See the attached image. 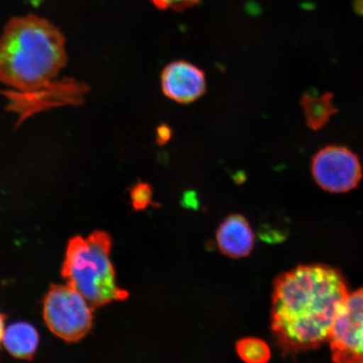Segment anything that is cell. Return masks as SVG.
<instances>
[{"label":"cell","mask_w":363,"mask_h":363,"mask_svg":"<svg viewBox=\"0 0 363 363\" xmlns=\"http://www.w3.org/2000/svg\"><path fill=\"white\" fill-rule=\"evenodd\" d=\"M349 294L342 272L325 264L301 265L276 279L271 328L287 354L314 350L329 340Z\"/></svg>","instance_id":"obj_1"},{"label":"cell","mask_w":363,"mask_h":363,"mask_svg":"<svg viewBox=\"0 0 363 363\" xmlns=\"http://www.w3.org/2000/svg\"><path fill=\"white\" fill-rule=\"evenodd\" d=\"M66 62L65 36L39 16L13 18L0 36V81L15 90L43 87Z\"/></svg>","instance_id":"obj_2"},{"label":"cell","mask_w":363,"mask_h":363,"mask_svg":"<svg viewBox=\"0 0 363 363\" xmlns=\"http://www.w3.org/2000/svg\"><path fill=\"white\" fill-rule=\"evenodd\" d=\"M111 247V235L101 230L94 231L86 238L77 235L67 244L62 278L93 308L128 297V293L116 285Z\"/></svg>","instance_id":"obj_3"},{"label":"cell","mask_w":363,"mask_h":363,"mask_svg":"<svg viewBox=\"0 0 363 363\" xmlns=\"http://www.w3.org/2000/svg\"><path fill=\"white\" fill-rule=\"evenodd\" d=\"M92 308L69 285L53 284L44 299V320L57 337L68 342H76L92 328Z\"/></svg>","instance_id":"obj_4"},{"label":"cell","mask_w":363,"mask_h":363,"mask_svg":"<svg viewBox=\"0 0 363 363\" xmlns=\"http://www.w3.org/2000/svg\"><path fill=\"white\" fill-rule=\"evenodd\" d=\"M329 342L333 362L363 363V288L340 306Z\"/></svg>","instance_id":"obj_5"},{"label":"cell","mask_w":363,"mask_h":363,"mask_svg":"<svg viewBox=\"0 0 363 363\" xmlns=\"http://www.w3.org/2000/svg\"><path fill=\"white\" fill-rule=\"evenodd\" d=\"M88 87L72 79L52 81L43 87L22 92L10 90L4 93L9 110L19 116L22 122L34 113L65 106H79L84 101Z\"/></svg>","instance_id":"obj_6"},{"label":"cell","mask_w":363,"mask_h":363,"mask_svg":"<svg viewBox=\"0 0 363 363\" xmlns=\"http://www.w3.org/2000/svg\"><path fill=\"white\" fill-rule=\"evenodd\" d=\"M312 174L325 191L346 193L359 184L362 171L359 159L350 150L328 147L313 158Z\"/></svg>","instance_id":"obj_7"},{"label":"cell","mask_w":363,"mask_h":363,"mask_svg":"<svg viewBox=\"0 0 363 363\" xmlns=\"http://www.w3.org/2000/svg\"><path fill=\"white\" fill-rule=\"evenodd\" d=\"M163 94L172 101L190 104L201 98L206 91V78L203 71L185 61L171 62L162 72Z\"/></svg>","instance_id":"obj_8"},{"label":"cell","mask_w":363,"mask_h":363,"mask_svg":"<svg viewBox=\"0 0 363 363\" xmlns=\"http://www.w3.org/2000/svg\"><path fill=\"white\" fill-rule=\"evenodd\" d=\"M218 247L225 255L242 258L251 253L254 234L247 220L242 216L233 215L222 222L216 233Z\"/></svg>","instance_id":"obj_9"},{"label":"cell","mask_w":363,"mask_h":363,"mask_svg":"<svg viewBox=\"0 0 363 363\" xmlns=\"http://www.w3.org/2000/svg\"><path fill=\"white\" fill-rule=\"evenodd\" d=\"M2 343L13 357L31 360L38 347L39 335L33 325L17 322L4 330Z\"/></svg>","instance_id":"obj_10"},{"label":"cell","mask_w":363,"mask_h":363,"mask_svg":"<svg viewBox=\"0 0 363 363\" xmlns=\"http://www.w3.org/2000/svg\"><path fill=\"white\" fill-rule=\"evenodd\" d=\"M333 99V95L330 93L303 95L301 103L310 128L315 130L321 129L337 112Z\"/></svg>","instance_id":"obj_11"},{"label":"cell","mask_w":363,"mask_h":363,"mask_svg":"<svg viewBox=\"0 0 363 363\" xmlns=\"http://www.w3.org/2000/svg\"><path fill=\"white\" fill-rule=\"evenodd\" d=\"M238 356L248 363H265L271 357V351L264 340L255 337H246L237 343Z\"/></svg>","instance_id":"obj_12"},{"label":"cell","mask_w":363,"mask_h":363,"mask_svg":"<svg viewBox=\"0 0 363 363\" xmlns=\"http://www.w3.org/2000/svg\"><path fill=\"white\" fill-rule=\"evenodd\" d=\"M152 189L147 183L136 184L130 190L131 203L135 211H143L152 202Z\"/></svg>","instance_id":"obj_13"},{"label":"cell","mask_w":363,"mask_h":363,"mask_svg":"<svg viewBox=\"0 0 363 363\" xmlns=\"http://www.w3.org/2000/svg\"><path fill=\"white\" fill-rule=\"evenodd\" d=\"M199 0H151V2L160 10L183 11L196 4Z\"/></svg>","instance_id":"obj_14"},{"label":"cell","mask_w":363,"mask_h":363,"mask_svg":"<svg viewBox=\"0 0 363 363\" xmlns=\"http://www.w3.org/2000/svg\"><path fill=\"white\" fill-rule=\"evenodd\" d=\"M172 130L169 125L162 124L157 127V143L160 145V146H163V145L169 143L172 138Z\"/></svg>","instance_id":"obj_15"},{"label":"cell","mask_w":363,"mask_h":363,"mask_svg":"<svg viewBox=\"0 0 363 363\" xmlns=\"http://www.w3.org/2000/svg\"><path fill=\"white\" fill-rule=\"evenodd\" d=\"M4 322H6V315L0 312V344L2 343L4 333Z\"/></svg>","instance_id":"obj_16"},{"label":"cell","mask_w":363,"mask_h":363,"mask_svg":"<svg viewBox=\"0 0 363 363\" xmlns=\"http://www.w3.org/2000/svg\"><path fill=\"white\" fill-rule=\"evenodd\" d=\"M357 6L358 10H361L363 12V0H358Z\"/></svg>","instance_id":"obj_17"}]
</instances>
